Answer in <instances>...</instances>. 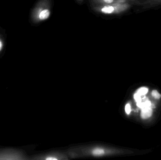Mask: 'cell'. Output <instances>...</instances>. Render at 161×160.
<instances>
[{
	"label": "cell",
	"mask_w": 161,
	"mask_h": 160,
	"mask_svg": "<svg viewBox=\"0 0 161 160\" xmlns=\"http://www.w3.org/2000/svg\"><path fill=\"white\" fill-rule=\"evenodd\" d=\"M153 110L150 107L142 108L141 111V116L143 119L150 118L153 115Z\"/></svg>",
	"instance_id": "cell-1"
},
{
	"label": "cell",
	"mask_w": 161,
	"mask_h": 160,
	"mask_svg": "<svg viewBox=\"0 0 161 160\" xmlns=\"http://www.w3.org/2000/svg\"><path fill=\"white\" fill-rule=\"evenodd\" d=\"M50 15V10L48 9H44L40 12L39 18L41 20H45L48 18Z\"/></svg>",
	"instance_id": "cell-2"
},
{
	"label": "cell",
	"mask_w": 161,
	"mask_h": 160,
	"mask_svg": "<svg viewBox=\"0 0 161 160\" xmlns=\"http://www.w3.org/2000/svg\"><path fill=\"white\" fill-rule=\"evenodd\" d=\"M114 11V8L112 6L107 5L102 8L101 11L105 14H111Z\"/></svg>",
	"instance_id": "cell-3"
},
{
	"label": "cell",
	"mask_w": 161,
	"mask_h": 160,
	"mask_svg": "<svg viewBox=\"0 0 161 160\" xmlns=\"http://www.w3.org/2000/svg\"><path fill=\"white\" fill-rule=\"evenodd\" d=\"M148 92V88L146 87H142L139 88L138 90L136 91V94H138L139 95L143 96L147 94Z\"/></svg>",
	"instance_id": "cell-4"
},
{
	"label": "cell",
	"mask_w": 161,
	"mask_h": 160,
	"mask_svg": "<svg viewBox=\"0 0 161 160\" xmlns=\"http://www.w3.org/2000/svg\"><path fill=\"white\" fill-rule=\"evenodd\" d=\"M151 105V101H146L143 103H142V102L137 103V106L140 108H142V109L145 108V107H150Z\"/></svg>",
	"instance_id": "cell-5"
},
{
	"label": "cell",
	"mask_w": 161,
	"mask_h": 160,
	"mask_svg": "<svg viewBox=\"0 0 161 160\" xmlns=\"http://www.w3.org/2000/svg\"><path fill=\"white\" fill-rule=\"evenodd\" d=\"M92 154L94 156H101L104 154V150L101 148H96L93 150Z\"/></svg>",
	"instance_id": "cell-6"
},
{
	"label": "cell",
	"mask_w": 161,
	"mask_h": 160,
	"mask_svg": "<svg viewBox=\"0 0 161 160\" xmlns=\"http://www.w3.org/2000/svg\"><path fill=\"white\" fill-rule=\"evenodd\" d=\"M151 95L156 99L159 100L161 99V95L157 90H153L151 92Z\"/></svg>",
	"instance_id": "cell-7"
},
{
	"label": "cell",
	"mask_w": 161,
	"mask_h": 160,
	"mask_svg": "<svg viewBox=\"0 0 161 160\" xmlns=\"http://www.w3.org/2000/svg\"><path fill=\"white\" fill-rule=\"evenodd\" d=\"M125 111L127 115H129L131 112V106L129 103H127L125 107Z\"/></svg>",
	"instance_id": "cell-8"
},
{
	"label": "cell",
	"mask_w": 161,
	"mask_h": 160,
	"mask_svg": "<svg viewBox=\"0 0 161 160\" xmlns=\"http://www.w3.org/2000/svg\"><path fill=\"white\" fill-rule=\"evenodd\" d=\"M134 98L135 99V101L137 102V103L142 102V98L141 96L139 95L138 94L135 93L134 95Z\"/></svg>",
	"instance_id": "cell-9"
},
{
	"label": "cell",
	"mask_w": 161,
	"mask_h": 160,
	"mask_svg": "<svg viewBox=\"0 0 161 160\" xmlns=\"http://www.w3.org/2000/svg\"><path fill=\"white\" fill-rule=\"evenodd\" d=\"M103 1L107 3L110 4L112 3L114 0H103Z\"/></svg>",
	"instance_id": "cell-10"
},
{
	"label": "cell",
	"mask_w": 161,
	"mask_h": 160,
	"mask_svg": "<svg viewBox=\"0 0 161 160\" xmlns=\"http://www.w3.org/2000/svg\"><path fill=\"white\" fill-rule=\"evenodd\" d=\"M46 160H57V159L56 158H53V157H49V158H46Z\"/></svg>",
	"instance_id": "cell-11"
}]
</instances>
